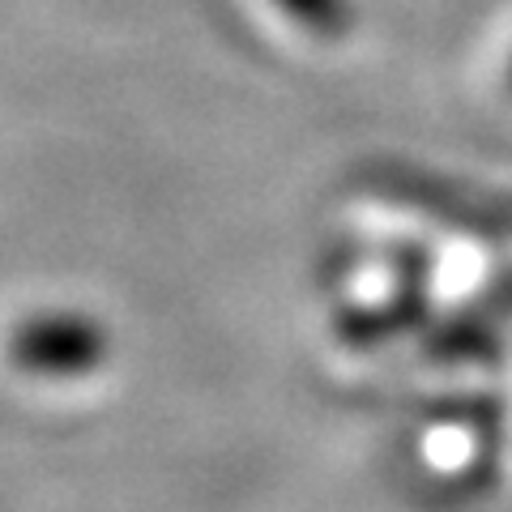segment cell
<instances>
[{
  "label": "cell",
  "instance_id": "1",
  "mask_svg": "<svg viewBox=\"0 0 512 512\" xmlns=\"http://www.w3.org/2000/svg\"><path fill=\"white\" fill-rule=\"evenodd\" d=\"M291 9H299L312 26H338L342 22V5L346 0H286Z\"/></svg>",
  "mask_w": 512,
  "mask_h": 512
},
{
  "label": "cell",
  "instance_id": "2",
  "mask_svg": "<svg viewBox=\"0 0 512 512\" xmlns=\"http://www.w3.org/2000/svg\"><path fill=\"white\" fill-rule=\"evenodd\" d=\"M508 69H512V64H508Z\"/></svg>",
  "mask_w": 512,
  "mask_h": 512
}]
</instances>
